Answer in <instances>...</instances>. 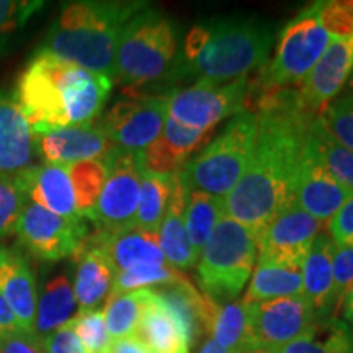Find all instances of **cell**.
<instances>
[{"label":"cell","mask_w":353,"mask_h":353,"mask_svg":"<svg viewBox=\"0 0 353 353\" xmlns=\"http://www.w3.org/2000/svg\"><path fill=\"white\" fill-rule=\"evenodd\" d=\"M176 175H152L141 172L139 201L134 216V228L148 232H159L165 211L169 208Z\"/></svg>","instance_id":"83f0119b"},{"label":"cell","mask_w":353,"mask_h":353,"mask_svg":"<svg viewBox=\"0 0 353 353\" xmlns=\"http://www.w3.org/2000/svg\"><path fill=\"white\" fill-rule=\"evenodd\" d=\"M28 200L64 218H79L68 165L44 162L21 174ZM83 218V216H82Z\"/></svg>","instance_id":"603a6c76"},{"label":"cell","mask_w":353,"mask_h":353,"mask_svg":"<svg viewBox=\"0 0 353 353\" xmlns=\"http://www.w3.org/2000/svg\"><path fill=\"white\" fill-rule=\"evenodd\" d=\"M223 216L224 211V198L206 195L201 192H188L187 203H185L183 223L187 229L190 244L200 255L203 247L208 242L210 236L213 234L214 228Z\"/></svg>","instance_id":"f1b7e54d"},{"label":"cell","mask_w":353,"mask_h":353,"mask_svg":"<svg viewBox=\"0 0 353 353\" xmlns=\"http://www.w3.org/2000/svg\"><path fill=\"white\" fill-rule=\"evenodd\" d=\"M257 134V118L241 112L198 156L190 159L179 172L187 192H201L224 198L239 182L247 169Z\"/></svg>","instance_id":"8992f818"},{"label":"cell","mask_w":353,"mask_h":353,"mask_svg":"<svg viewBox=\"0 0 353 353\" xmlns=\"http://www.w3.org/2000/svg\"><path fill=\"white\" fill-rule=\"evenodd\" d=\"M236 353H270V352H265V350H259V348H249V350H241Z\"/></svg>","instance_id":"f907efd6"},{"label":"cell","mask_w":353,"mask_h":353,"mask_svg":"<svg viewBox=\"0 0 353 353\" xmlns=\"http://www.w3.org/2000/svg\"><path fill=\"white\" fill-rule=\"evenodd\" d=\"M247 322H249V304L232 301L221 304L211 322L210 335L219 347L231 352H241L245 347Z\"/></svg>","instance_id":"d6a6232c"},{"label":"cell","mask_w":353,"mask_h":353,"mask_svg":"<svg viewBox=\"0 0 353 353\" xmlns=\"http://www.w3.org/2000/svg\"><path fill=\"white\" fill-rule=\"evenodd\" d=\"M41 341L44 353H88L69 322Z\"/></svg>","instance_id":"b9f144b4"},{"label":"cell","mask_w":353,"mask_h":353,"mask_svg":"<svg viewBox=\"0 0 353 353\" xmlns=\"http://www.w3.org/2000/svg\"><path fill=\"white\" fill-rule=\"evenodd\" d=\"M332 272H334V303L335 314L341 309L342 299L353 286V245L334 247L332 255Z\"/></svg>","instance_id":"60d3db41"},{"label":"cell","mask_w":353,"mask_h":353,"mask_svg":"<svg viewBox=\"0 0 353 353\" xmlns=\"http://www.w3.org/2000/svg\"><path fill=\"white\" fill-rule=\"evenodd\" d=\"M312 6L317 20L329 38H353V0H321Z\"/></svg>","instance_id":"74e56055"},{"label":"cell","mask_w":353,"mask_h":353,"mask_svg":"<svg viewBox=\"0 0 353 353\" xmlns=\"http://www.w3.org/2000/svg\"><path fill=\"white\" fill-rule=\"evenodd\" d=\"M278 353H352L350 325L337 317L317 319L303 337Z\"/></svg>","instance_id":"f546056e"},{"label":"cell","mask_w":353,"mask_h":353,"mask_svg":"<svg viewBox=\"0 0 353 353\" xmlns=\"http://www.w3.org/2000/svg\"><path fill=\"white\" fill-rule=\"evenodd\" d=\"M38 139L17 99L0 94V175L19 176L37 167Z\"/></svg>","instance_id":"e0dca14e"},{"label":"cell","mask_w":353,"mask_h":353,"mask_svg":"<svg viewBox=\"0 0 353 353\" xmlns=\"http://www.w3.org/2000/svg\"><path fill=\"white\" fill-rule=\"evenodd\" d=\"M257 259L254 232L223 216L203 247L198 263V283L201 293L218 304L236 301Z\"/></svg>","instance_id":"52a82bcc"},{"label":"cell","mask_w":353,"mask_h":353,"mask_svg":"<svg viewBox=\"0 0 353 353\" xmlns=\"http://www.w3.org/2000/svg\"><path fill=\"white\" fill-rule=\"evenodd\" d=\"M324 224L291 205L255 234L259 260L303 265Z\"/></svg>","instance_id":"5bb4252c"},{"label":"cell","mask_w":353,"mask_h":353,"mask_svg":"<svg viewBox=\"0 0 353 353\" xmlns=\"http://www.w3.org/2000/svg\"><path fill=\"white\" fill-rule=\"evenodd\" d=\"M0 294L15 314L20 329L34 334L38 306L37 278L23 255L10 249H0Z\"/></svg>","instance_id":"ffe728a7"},{"label":"cell","mask_w":353,"mask_h":353,"mask_svg":"<svg viewBox=\"0 0 353 353\" xmlns=\"http://www.w3.org/2000/svg\"><path fill=\"white\" fill-rule=\"evenodd\" d=\"M334 241L321 232L303 262V294L311 304L317 319L334 317Z\"/></svg>","instance_id":"7402d4cb"},{"label":"cell","mask_w":353,"mask_h":353,"mask_svg":"<svg viewBox=\"0 0 353 353\" xmlns=\"http://www.w3.org/2000/svg\"><path fill=\"white\" fill-rule=\"evenodd\" d=\"M15 232L34 257L56 262L77 254L85 241L87 226L82 216L64 218L30 201L21 211Z\"/></svg>","instance_id":"4fadbf2b"},{"label":"cell","mask_w":353,"mask_h":353,"mask_svg":"<svg viewBox=\"0 0 353 353\" xmlns=\"http://www.w3.org/2000/svg\"><path fill=\"white\" fill-rule=\"evenodd\" d=\"M20 325L19 321H17L15 314L12 312L10 306H8L6 299L0 294V335L10 334V332H19Z\"/></svg>","instance_id":"7dc6e473"},{"label":"cell","mask_w":353,"mask_h":353,"mask_svg":"<svg viewBox=\"0 0 353 353\" xmlns=\"http://www.w3.org/2000/svg\"><path fill=\"white\" fill-rule=\"evenodd\" d=\"M272 25L255 17H226L193 26L185 39L175 76L226 83L267 63Z\"/></svg>","instance_id":"3957f363"},{"label":"cell","mask_w":353,"mask_h":353,"mask_svg":"<svg viewBox=\"0 0 353 353\" xmlns=\"http://www.w3.org/2000/svg\"><path fill=\"white\" fill-rule=\"evenodd\" d=\"M176 30L165 13L141 8L123 26L114 56V77L128 87L174 77L179 65Z\"/></svg>","instance_id":"5b68a950"},{"label":"cell","mask_w":353,"mask_h":353,"mask_svg":"<svg viewBox=\"0 0 353 353\" xmlns=\"http://www.w3.org/2000/svg\"><path fill=\"white\" fill-rule=\"evenodd\" d=\"M165 120L167 95L132 92L108 110L100 125L114 148L141 152L161 136Z\"/></svg>","instance_id":"7c38bea8"},{"label":"cell","mask_w":353,"mask_h":353,"mask_svg":"<svg viewBox=\"0 0 353 353\" xmlns=\"http://www.w3.org/2000/svg\"><path fill=\"white\" fill-rule=\"evenodd\" d=\"M211 131H200L185 128L179 123L167 117L164 130H162V138L169 143L176 152L182 154L185 159H188L200 145L208 143Z\"/></svg>","instance_id":"ab89813d"},{"label":"cell","mask_w":353,"mask_h":353,"mask_svg":"<svg viewBox=\"0 0 353 353\" xmlns=\"http://www.w3.org/2000/svg\"><path fill=\"white\" fill-rule=\"evenodd\" d=\"M68 170L74 195H76L79 214L87 218L90 211L95 208L101 190H103L105 180L108 175L107 162H105V159L83 161L68 165Z\"/></svg>","instance_id":"836d02e7"},{"label":"cell","mask_w":353,"mask_h":353,"mask_svg":"<svg viewBox=\"0 0 353 353\" xmlns=\"http://www.w3.org/2000/svg\"><path fill=\"white\" fill-rule=\"evenodd\" d=\"M198 353H234V352L226 350V348L219 347L218 343H216L213 339L210 337V339H206L205 343H203L201 348H200V352H198Z\"/></svg>","instance_id":"681fc988"},{"label":"cell","mask_w":353,"mask_h":353,"mask_svg":"<svg viewBox=\"0 0 353 353\" xmlns=\"http://www.w3.org/2000/svg\"><path fill=\"white\" fill-rule=\"evenodd\" d=\"M307 149L334 180L353 193V151L335 143L317 117L309 131Z\"/></svg>","instance_id":"4dcf8cb0"},{"label":"cell","mask_w":353,"mask_h":353,"mask_svg":"<svg viewBox=\"0 0 353 353\" xmlns=\"http://www.w3.org/2000/svg\"><path fill=\"white\" fill-rule=\"evenodd\" d=\"M103 159L108 175L99 201L87 218L97 223L101 232H118L134 226L141 188L138 152L113 148Z\"/></svg>","instance_id":"8fae6325"},{"label":"cell","mask_w":353,"mask_h":353,"mask_svg":"<svg viewBox=\"0 0 353 353\" xmlns=\"http://www.w3.org/2000/svg\"><path fill=\"white\" fill-rule=\"evenodd\" d=\"M249 92L247 76L229 83L196 81L192 87L167 94V117L185 128L211 131L226 118L244 112Z\"/></svg>","instance_id":"9c48e42d"},{"label":"cell","mask_w":353,"mask_h":353,"mask_svg":"<svg viewBox=\"0 0 353 353\" xmlns=\"http://www.w3.org/2000/svg\"><path fill=\"white\" fill-rule=\"evenodd\" d=\"M37 139L39 156L50 164L61 165L103 159L114 148L97 121L57 128L37 136Z\"/></svg>","instance_id":"2e32d148"},{"label":"cell","mask_w":353,"mask_h":353,"mask_svg":"<svg viewBox=\"0 0 353 353\" xmlns=\"http://www.w3.org/2000/svg\"><path fill=\"white\" fill-rule=\"evenodd\" d=\"M329 236L337 245H353V195L329 221Z\"/></svg>","instance_id":"7bdbcfd3"},{"label":"cell","mask_w":353,"mask_h":353,"mask_svg":"<svg viewBox=\"0 0 353 353\" xmlns=\"http://www.w3.org/2000/svg\"><path fill=\"white\" fill-rule=\"evenodd\" d=\"M352 195V192L329 175L306 145L294 187V205L322 224H327Z\"/></svg>","instance_id":"ac0fdd59"},{"label":"cell","mask_w":353,"mask_h":353,"mask_svg":"<svg viewBox=\"0 0 353 353\" xmlns=\"http://www.w3.org/2000/svg\"><path fill=\"white\" fill-rule=\"evenodd\" d=\"M74 332L81 339L82 345L88 353H105L112 337H110L107 324H105V314L101 309L94 311H79L72 319L69 321Z\"/></svg>","instance_id":"f35d334b"},{"label":"cell","mask_w":353,"mask_h":353,"mask_svg":"<svg viewBox=\"0 0 353 353\" xmlns=\"http://www.w3.org/2000/svg\"><path fill=\"white\" fill-rule=\"evenodd\" d=\"M77 299L68 275H56L41 288L37 306L34 334L39 339L54 332L77 314Z\"/></svg>","instance_id":"4316f807"},{"label":"cell","mask_w":353,"mask_h":353,"mask_svg":"<svg viewBox=\"0 0 353 353\" xmlns=\"http://www.w3.org/2000/svg\"><path fill=\"white\" fill-rule=\"evenodd\" d=\"M26 203L28 195L21 176L0 175V237L15 232Z\"/></svg>","instance_id":"8d00e7d4"},{"label":"cell","mask_w":353,"mask_h":353,"mask_svg":"<svg viewBox=\"0 0 353 353\" xmlns=\"http://www.w3.org/2000/svg\"><path fill=\"white\" fill-rule=\"evenodd\" d=\"M350 343H352V353H353V325H350Z\"/></svg>","instance_id":"f5cc1de1"},{"label":"cell","mask_w":353,"mask_h":353,"mask_svg":"<svg viewBox=\"0 0 353 353\" xmlns=\"http://www.w3.org/2000/svg\"><path fill=\"white\" fill-rule=\"evenodd\" d=\"M183 278V273L170 265L162 267H139L132 270L117 272L113 278L112 291L110 293H126V291L151 288L157 285H172Z\"/></svg>","instance_id":"e575fe53"},{"label":"cell","mask_w":353,"mask_h":353,"mask_svg":"<svg viewBox=\"0 0 353 353\" xmlns=\"http://www.w3.org/2000/svg\"><path fill=\"white\" fill-rule=\"evenodd\" d=\"M0 353H44L43 341L23 330L3 334L0 335Z\"/></svg>","instance_id":"f6af8a7d"},{"label":"cell","mask_w":353,"mask_h":353,"mask_svg":"<svg viewBox=\"0 0 353 353\" xmlns=\"http://www.w3.org/2000/svg\"><path fill=\"white\" fill-rule=\"evenodd\" d=\"M144 7V2L65 3L39 51L113 79L123 26Z\"/></svg>","instance_id":"277c9868"},{"label":"cell","mask_w":353,"mask_h":353,"mask_svg":"<svg viewBox=\"0 0 353 353\" xmlns=\"http://www.w3.org/2000/svg\"><path fill=\"white\" fill-rule=\"evenodd\" d=\"M105 353H149V350L136 335H130L123 339H112Z\"/></svg>","instance_id":"bcb514c9"},{"label":"cell","mask_w":353,"mask_h":353,"mask_svg":"<svg viewBox=\"0 0 353 353\" xmlns=\"http://www.w3.org/2000/svg\"><path fill=\"white\" fill-rule=\"evenodd\" d=\"M330 43L314 6L303 8L280 33L276 52L260 76V88H290L301 83Z\"/></svg>","instance_id":"ba28073f"},{"label":"cell","mask_w":353,"mask_h":353,"mask_svg":"<svg viewBox=\"0 0 353 353\" xmlns=\"http://www.w3.org/2000/svg\"><path fill=\"white\" fill-rule=\"evenodd\" d=\"M347 90H348V92H353V69H352L350 77H348V82H347Z\"/></svg>","instance_id":"816d5d0a"},{"label":"cell","mask_w":353,"mask_h":353,"mask_svg":"<svg viewBox=\"0 0 353 353\" xmlns=\"http://www.w3.org/2000/svg\"><path fill=\"white\" fill-rule=\"evenodd\" d=\"M317 120L335 143L353 151V92L330 101Z\"/></svg>","instance_id":"d590c367"},{"label":"cell","mask_w":353,"mask_h":353,"mask_svg":"<svg viewBox=\"0 0 353 353\" xmlns=\"http://www.w3.org/2000/svg\"><path fill=\"white\" fill-rule=\"evenodd\" d=\"M113 81L59 57L38 51L17 87V101L34 136L94 121Z\"/></svg>","instance_id":"7a4b0ae2"},{"label":"cell","mask_w":353,"mask_h":353,"mask_svg":"<svg viewBox=\"0 0 353 353\" xmlns=\"http://www.w3.org/2000/svg\"><path fill=\"white\" fill-rule=\"evenodd\" d=\"M303 294V265L259 260L242 301L254 304Z\"/></svg>","instance_id":"484cf974"},{"label":"cell","mask_w":353,"mask_h":353,"mask_svg":"<svg viewBox=\"0 0 353 353\" xmlns=\"http://www.w3.org/2000/svg\"><path fill=\"white\" fill-rule=\"evenodd\" d=\"M188 192L180 183L179 175L175 176L174 190L169 208L165 211L164 219H162L161 228H159V244H161L162 252L165 255L167 263L176 270L190 268L196 263L198 254L190 244L187 229L183 223V211L185 203H187Z\"/></svg>","instance_id":"d4e9b609"},{"label":"cell","mask_w":353,"mask_h":353,"mask_svg":"<svg viewBox=\"0 0 353 353\" xmlns=\"http://www.w3.org/2000/svg\"><path fill=\"white\" fill-rule=\"evenodd\" d=\"M152 288H143L126 293H110L103 314L112 339L130 337L136 334Z\"/></svg>","instance_id":"1f68e13d"},{"label":"cell","mask_w":353,"mask_h":353,"mask_svg":"<svg viewBox=\"0 0 353 353\" xmlns=\"http://www.w3.org/2000/svg\"><path fill=\"white\" fill-rule=\"evenodd\" d=\"M249 304V303H247ZM316 322V314L304 294L249 304L245 347L278 353L303 337Z\"/></svg>","instance_id":"30bf717a"},{"label":"cell","mask_w":353,"mask_h":353,"mask_svg":"<svg viewBox=\"0 0 353 353\" xmlns=\"http://www.w3.org/2000/svg\"><path fill=\"white\" fill-rule=\"evenodd\" d=\"M92 241L103 250L112 262L114 273L132 270L139 267H162L169 265L159 244L156 232L139 228H128L118 232H101Z\"/></svg>","instance_id":"44dd1931"},{"label":"cell","mask_w":353,"mask_h":353,"mask_svg":"<svg viewBox=\"0 0 353 353\" xmlns=\"http://www.w3.org/2000/svg\"><path fill=\"white\" fill-rule=\"evenodd\" d=\"M38 6L39 3L0 0V37L13 32L17 26L23 23L30 12L38 8Z\"/></svg>","instance_id":"ee69618b"},{"label":"cell","mask_w":353,"mask_h":353,"mask_svg":"<svg viewBox=\"0 0 353 353\" xmlns=\"http://www.w3.org/2000/svg\"><path fill=\"white\" fill-rule=\"evenodd\" d=\"M252 156L239 182L224 196V211L257 234L294 205L309 131L317 114L307 112L296 88H262Z\"/></svg>","instance_id":"6da1fadb"},{"label":"cell","mask_w":353,"mask_h":353,"mask_svg":"<svg viewBox=\"0 0 353 353\" xmlns=\"http://www.w3.org/2000/svg\"><path fill=\"white\" fill-rule=\"evenodd\" d=\"M353 69V38L334 39L296 88L298 99L307 112L319 114L348 82Z\"/></svg>","instance_id":"9a60e30c"},{"label":"cell","mask_w":353,"mask_h":353,"mask_svg":"<svg viewBox=\"0 0 353 353\" xmlns=\"http://www.w3.org/2000/svg\"><path fill=\"white\" fill-rule=\"evenodd\" d=\"M339 311L342 312V321H345L348 325H353V286L348 290V293L343 296L341 309Z\"/></svg>","instance_id":"c3c4849f"},{"label":"cell","mask_w":353,"mask_h":353,"mask_svg":"<svg viewBox=\"0 0 353 353\" xmlns=\"http://www.w3.org/2000/svg\"><path fill=\"white\" fill-rule=\"evenodd\" d=\"M134 335L149 353H190L193 345L182 316L154 288Z\"/></svg>","instance_id":"d6986e66"},{"label":"cell","mask_w":353,"mask_h":353,"mask_svg":"<svg viewBox=\"0 0 353 353\" xmlns=\"http://www.w3.org/2000/svg\"><path fill=\"white\" fill-rule=\"evenodd\" d=\"M76 276H74V294L79 311H94L112 291L114 268L103 250L94 241H83L76 254Z\"/></svg>","instance_id":"cb8c5ba5"}]
</instances>
